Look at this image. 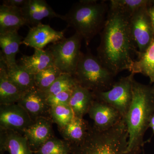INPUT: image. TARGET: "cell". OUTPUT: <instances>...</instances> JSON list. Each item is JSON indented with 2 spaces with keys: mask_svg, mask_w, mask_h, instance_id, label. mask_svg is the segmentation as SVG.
<instances>
[{
  "mask_svg": "<svg viewBox=\"0 0 154 154\" xmlns=\"http://www.w3.org/2000/svg\"><path fill=\"white\" fill-rule=\"evenodd\" d=\"M149 128H151L153 132L154 133V114L152 116L149 123Z\"/></svg>",
  "mask_w": 154,
  "mask_h": 154,
  "instance_id": "32",
  "label": "cell"
},
{
  "mask_svg": "<svg viewBox=\"0 0 154 154\" xmlns=\"http://www.w3.org/2000/svg\"><path fill=\"white\" fill-rule=\"evenodd\" d=\"M33 122L28 112L18 103L1 105V129L23 133Z\"/></svg>",
  "mask_w": 154,
  "mask_h": 154,
  "instance_id": "9",
  "label": "cell"
},
{
  "mask_svg": "<svg viewBox=\"0 0 154 154\" xmlns=\"http://www.w3.org/2000/svg\"><path fill=\"white\" fill-rule=\"evenodd\" d=\"M73 90L63 91L54 96L48 97L46 99L48 104L49 107L56 105H69Z\"/></svg>",
  "mask_w": 154,
  "mask_h": 154,
  "instance_id": "29",
  "label": "cell"
},
{
  "mask_svg": "<svg viewBox=\"0 0 154 154\" xmlns=\"http://www.w3.org/2000/svg\"><path fill=\"white\" fill-rule=\"evenodd\" d=\"M24 93L9 79L7 65L0 56V105L17 103Z\"/></svg>",
  "mask_w": 154,
  "mask_h": 154,
  "instance_id": "16",
  "label": "cell"
},
{
  "mask_svg": "<svg viewBox=\"0 0 154 154\" xmlns=\"http://www.w3.org/2000/svg\"><path fill=\"white\" fill-rule=\"evenodd\" d=\"M23 39L18 32L0 34V46L2 48L0 56L3 57L8 66L17 63L16 56Z\"/></svg>",
  "mask_w": 154,
  "mask_h": 154,
  "instance_id": "20",
  "label": "cell"
},
{
  "mask_svg": "<svg viewBox=\"0 0 154 154\" xmlns=\"http://www.w3.org/2000/svg\"><path fill=\"white\" fill-rule=\"evenodd\" d=\"M130 17L109 6L101 33L97 57L115 75L125 70L131 72L134 63L133 53H136V49L130 31Z\"/></svg>",
  "mask_w": 154,
  "mask_h": 154,
  "instance_id": "1",
  "label": "cell"
},
{
  "mask_svg": "<svg viewBox=\"0 0 154 154\" xmlns=\"http://www.w3.org/2000/svg\"><path fill=\"white\" fill-rule=\"evenodd\" d=\"M128 133L124 118L107 130L88 125L85 136L71 143V154H139L128 151Z\"/></svg>",
  "mask_w": 154,
  "mask_h": 154,
  "instance_id": "3",
  "label": "cell"
},
{
  "mask_svg": "<svg viewBox=\"0 0 154 154\" xmlns=\"http://www.w3.org/2000/svg\"><path fill=\"white\" fill-rule=\"evenodd\" d=\"M1 151L10 154H33L24 134L14 131L1 129Z\"/></svg>",
  "mask_w": 154,
  "mask_h": 154,
  "instance_id": "15",
  "label": "cell"
},
{
  "mask_svg": "<svg viewBox=\"0 0 154 154\" xmlns=\"http://www.w3.org/2000/svg\"><path fill=\"white\" fill-rule=\"evenodd\" d=\"M27 1V0H4L3 1L2 5L8 7L22 8Z\"/></svg>",
  "mask_w": 154,
  "mask_h": 154,
  "instance_id": "30",
  "label": "cell"
},
{
  "mask_svg": "<svg viewBox=\"0 0 154 154\" xmlns=\"http://www.w3.org/2000/svg\"><path fill=\"white\" fill-rule=\"evenodd\" d=\"M108 10L104 1H80L72 6L63 20L84 39L88 45L104 27Z\"/></svg>",
  "mask_w": 154,
  "mask_h": 154,
  "instance_id": "4",
  "label": "cell"
},
{
  "mask_svg": "<svg viewBox=\"0 0 154 154\" xmlns=\"http://www.w3.org/2000/svg\"><path fill=\"white\" fill-rule=\"evenodd\" d=\"M7 66L9 79L21 91L25 92L35 87V75L17 63Z\"/></svg>",
  "mask_w": 154,
  "mask_h": 154,
  "instance_id": "22",
  "label": "cell"
},
{
  "mask_svg": "<svg viewBox=\"0 0 154 154\" xmlns=\"http://www.w3.org/2000/svg\"><path fill=\"white\" fill-rule=\"evenodd\" d=\"M154 87L134 80L131 104L124 119L128 133V151L140 153L144 136L154 114Z\"/></svg>",
  "mask_w": 154,
  "mask_h": 154,
  "instance_id": "2",
  "label": "cell"
},
{
  "mask_svg": "<svg viewBox=\"0 0 154 154\" xmlns=\"http://www.w3.org/2000/svg\"><path fill=\"white\" fill-rule=\"evenodd\" d=\"M52 120L40 116L33 120L32 124L23 131L28 144L33 151L38 149L53 137Z\"/></svg>",
  "mask_w": 154,
  "mask_h": 154,
  "instance_id": "12",
  "label": "cell"
},
{
  "mask_svg": "<svg viewBox=\"0 0 154 154\" xmlns=\"http://www.w3.org/2000/svg\"><path fill=\"white\" fill-rule=\"evenodd\" d=\"M21 10L27 25L36 26L45 18L63 19L64 15L56 13L45 0H27Z\"/></svg>",
  "mask_w": 154,
  "mask_h": 154,
  "instance_id": "13",
  "label": "cell"
},
{
  "mask_svg": "<svg viewBox=\"0 0 154 154\" xmlns=\"http://www.w3.org/2000/svg\"><path fill=\"white\" fill-rule=\"evenodd\" d=\"M27 23L21 8L0 6V34L18 32Z\"/></svg>",
  "mask_w": 154,
  "mask_h": 154,
  "instance_id": "17",
  "label": "cell"
},
{
  "mask_svg": "<svg viewBox=\"0 0 154 154\" xmlns=\"http://www.w3.org/2000/svg\"><path fill=\"white\" fill-rule=\"evenodd\" d=\"M83 38L75 33L67 38L53 43L46 49L52 56L54 66L63 73L73 76L82 55Z\"/></svg>",
  "mask_w": 154,
  "mask_h": 154,
  "instance_id": "6",
  "label": "cell"
},
{
  "mask_svg": "<svg viewBox=\"0 0 154 154\" xmlns=\"http://www.w3.org/2000/svg\"></svg>",
  "mask_w": 154,
  "mask_h": 154,
  "instance_id": "33",
  "label": "cell"
},
{
  "mask_svg": "<svg viewBox=\"0 0 154 154\" xmlns=\"http://www.w3.org/2000/svg\"><path fill=\"white\" fill-rule=\"evenodd\" d=\"M88 125L83 118L75 117L69 123L60 129L65 140L75 143L82 140L85 136Z\"/></svg>",
  "mask_w": 154,
  "mask_h": 154,
  "instance_id": "23",
  "label": "cell"
},
{
  "mask_svg": "<svg viewBox=\"0 0 154 154\" xmlns=\"http://www.w3.org/2000/svg\"><path fill=\"white\" fill-rule=\"evenodd\" d=\"M134 75L122 77L107 91L93 92L94 98L111 105L124 118L132 101Z\"/></svg>",
  "mask_w": 154,
  "mask_h": 154,
  "instance_id": "7",
  "label": "cell"
},
{
  "mask_svg": "<svg viewBox=\"0 0 154 154\" xmlns=\"http://www.w3.org/2000/svg\"><path fill=\"white\" fill-rule=\"evenodd\" d=\"M88 114L94 122V125L100 130L110 129L123 119L115 108L107 103L94 99Z\"/></svg>",
  "mask_w": 154,
  "mask_h": 154,
  "instance_id": "11",
  "label": "cell"
},
{
  "mask_svg": "<svg viewBox=\"0 0 154 154\" xmlns=\"http://www.w3.org/2000/svg\"><path fill=\"white\" fill-rule=\"evenodd\" d=\"M77 84L73 76L63 73L47 90L42 92L47 99L63 91L73 90Z\"/></svg>",
  "mask_w": 154,
  "mask_h": 154,
  "instance_id": "27",
  "label": "cell"
},
{
  "mask_svg": "<svg viewBox=\"0 0 154 154\" xmlns=\"http://www.w3.org/2000/svg\"><path fill=\"white\" fill-rule=\"evenodd\" d=\"M150 2L149 0H111L109 6L120 10L131 17L140 9L147 7Z\"/></svg>",
  "mask_w": 154,
  "mask_h": 154,
  "instance_id": "28",
  "label": "cell"
},
{
  "mask_svg": "<svg viewBox=\"0 0 154 154\" xmlns=\"http://www.w3.org/2000/svg\"><path fill=\"white\" fill-rule=\"evenodd\" d=\"M66 30L57 31L49 25L40 23L30 28L22 44L34 49H43L51 43L63 39Z\"/></svg>",
  "mask_w": 154,
  "mask_h": 154,
  "instance_id": "10",
  "label": "cell"
},
{
  "mask_svg": "<svg viewBox=\"0 0 154 154\" xmlns=\"http://www.w3.org/2000/svg\"><path fill=\"white\" fill-rule=\"evenodd\" d=\"M17 103L25 108L33 121L38 117L45 116V113L49 111L46 97L36 87L25 92Z\"/></svg>",
  "mask_w": 154,
  "mask_h": 154,
  "instance_id": "14",
  "label": "cell"
},
{
  "mask_svg": "<svg viewBox=\"0 0 154 154\" xmlns=\"http://www.w3.org/2000/svg\"><path fill=\"white\" fill-rule=\"evenodd\" d=\"M94 99L92 91L77 84L73 90L69 102L75 117L83 118L88 113Z\"/></svg>",
  "mask_w": 154,
  "mask_h": 154,
  "instance_id": "19",
  "label": "cell"
},
{
  "mask_svg": "<svg viewBox=\"0 0 154 154\" xmlns=\"http://www.w3.org/2000/svg\"><path fill=\"white\" fill-rule=\"evenodd\" d=\"M146 9L150 19L154 33V0L150 1Z\"/></svg>",
  "mask_w": 154,
  "mask_h": 154,
  "instance_id": "31",
  "label": "cell"
},
{
  "mask_svg": "<svg viewBox=\"0 0 154 154\" xmlns=\"http://www.w3.org/2000/svg\"><path fill=\"white\" fill-rule=\"evenodd\" d=\"M137 56L131 72L144 75L149 79L151 83L154 84V39L145 52Z\"/></svg>",
  "mask_w": 154,
  "mask_h": 154,
  "instance_id": "21",
  "label": "cell"
},
{
  "mask_svg": "<svg viewBox=\"0 0 154 154\" xmlns=\"http://www.w3.org/2000/svg\"><path fill=\"white\" fill-rule=\"evenodd\" d=\"M49 113L52 122L62 129L75 117L69 105H56L50 107Z\"/></svg>",
  "mask_w": 154,
  "mask_h": 154,
  "instance_id": "26",
  "label": "cell"
},
{
  "mask_svg": "<svg viewBox=\"0 0 154 154\" xmlns=\"http://www.w3.org/2000/svg\"><path fill=\"white\" fill-rule=\"evenodd\" d=\"M71 143L52 137L41 147L33 151V154H71Z\"/></svg>",
  "mask_w": 154,
  "mask_h": 154,
  "instance_id": "24",
  "label": "cell"
},
{
  "mask_svg": "<svg viewBox=\"0 0 154 154\" xmlns=\"http://www.w3.org/2000/svg\"><path fill=\"white\" fill-rule=\"evenodd\" d=\"M115 76L90 51L82 53L73 75L78 85L92 92L110 89Z\"/></svg>",
  "mask_w": 154,
  "mask_h": 154,
  "instance_id": "5",
  "label": "cell"
},
{
  "mask_svg": "<svg viewBox=\"0 0 154 154\" xmlns=\"http://www.w3.org/2000/svg\"><path fill=\"white\" fill-rule=\"evenodd\" d=\"M146 8L140 9L130 17V31L137 55L145 52L154 39L153 30Z\"/></svg>",
  "mask_w": 154,
  "mask_h": 154,
  "instance_id": "8",
  "label": "cell"
},
{
  "mask_svg": "<svg viewBox=\"0 0 154 154\" xmlns=\"http://www.w3.org/2000/svg\"><path fill=\"white\" fill-rule=\"evenodd\" d=\"M62 74L54 66L45 69L35 75V87L42 92L46 91Z\"/></svg>",
  "mask_w": 154,
  "mask_h": 154,
  "instance_id": "25",
  "label": "cell"
},
{
  "mask_svg": "<svg viewBox=\"0 0 154 154\" xmlns=\"http://www.w3.org/2000/svg\"><path fill=\"white\" fill-rule=\"evenodd\" d=\"M19 65L35 75L49 67L54 66L51 54L47 50L34 49L33 55H23L19 60Z\"/></svg>",
  "mask_w": 154,
  "mask_h": 154,
  "instance_id": "18",
  "label": "cell"
}]
</instances>
